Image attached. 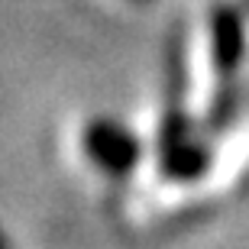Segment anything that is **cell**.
<instances>
[{
    "label": "cell",
    "instance_id": "3",
    "mask_svg": "<svg viewBox=\"0 0 249 249\" xmlns=\"http://www.w3.org/2000/svg\"><path fill=\"white\" fill-rule=\"evenodd\" d=\"M211 149L201 139H194V133L178 139H159V172L168 181H197L211 172Z\"/></svg>",
    "mask_w": 249,
    "mask_h": 249
},
{
    "label": "cell",
    "instance_id": "2",
    "mask_svg": "<svg viewBox=\"0 0 249 249\" xmlns=\"http://www.w3.org/2000/svg\"><path fill=\"white\" fill-rule=\"evenodd\" d=\"M211 55L220 78H233L246 55V19L233 3H217L211 10Z\"/></svg>",
    "mask_w": 249,
    "mask_h": 249
},
{
    "label": "cell",
    "instance_id": "4",
    "mask_svg": "<svg viewBox=\"0 0 249 249\" xmlns=\"http://www.w3.org/2000/svg\"><path fill=\"white\" fill-rule=\"evenodd\" d=\"M236 107H240V94L230 84V78H223V88L213 94L211 107H207V117H204L207 133H223L233 123V117H236Z\"/></svg>",
    "mask_w": 249,
    "mask_h": 249
},
{
    "label": "cell",
    "instance_id": "1",
    "mask_svg": "<svg viewBox=\"0 0 249 249\" xmlns=\"http://www.w3.org/2000/svg\"><path fill=\"white\" fill-rule=\"evenodd\" d=\"M81 146H84V156L113 181L126 178L142 159V142L123 123L107 120V117H97L84 126Z\"/></svg>",
    "mask_w": 249,
    "mask_h": 249
},
{
    "label": "cell",
    "instance_id": "5",
    "mask_svg": "<svg viewBox=\"0 0 249 249\" xmlns=\"http://www.w3.org/2000/svg\"><path fill=\"white\" fill-rule=\"evenodd\" d=\"M0 249H10V243H7V236L0 233Z\"/></svg>",
    "mask_w": 249,
    "mask_h": 249
}]
</instances>
